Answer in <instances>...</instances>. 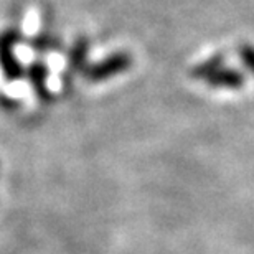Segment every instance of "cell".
<instances>
[{"label":"cell","instance_id":"obj_1","mask_svg":"<svg viewBox=\"0 0 254 254\" xmlns=\"http://www.w3.org/2000/svg\"><path fill=\"white\" fill-rule=\"evenodd\" d=\"M132 64H134V58L130 57V53L116 52L101 62L91 64L88 69H84V76L91 83H101V81L127 73Z\"/></svg>","mask_w":254,"mask_h":254},{"label":"cell","instance_id":"obj_2","mask_svg":"<svg viewBox=\"0 0 254 254\" xmlns=\"http://www.w3.org/2000/svg\"><path fill=\"white\" fill-rule=\"evenodd\" d=\"M15 38L10 33H5L0 37V69L5 79L15 81L20 79L23 74V68L13 53Z\"/></svg>","mask_w":254,"mask_h":254},{"label":"cell","instance_id":"obj_3","mask_svg":"<svg viewBox=\"0 0 254 254\" xmlns=\"http://www.w3.org/2000/svg\"><path fill=\"white\" fill-rule=\"evenodd\" d=\"M205 83L210 88L215 89H230V91H238L243 89L246 84V74L241 69L231 68V66H221L220 69L215 71Z\"/></svg>","mask_w":254,"mask_h":254},{"label":"cell","instance_id":"obj_4","mask_svg":"<svg viewBox=\"0 0 254 254\" xmlns=\"http://www.w3.org/2000/svg\"><path fill=\"white\" fill-rule=\"evenodd\" d=\"M28 79L32 83V88L37 94L38 99L48 101L50 99V91L47 88V79H48V69L43 63H32L27 68Z\"/></svg>","mask_w":254,"mask_h":254},{"label":"cell","instance_id":"obj_5","mask_svg":"<svg viewBox=\"0 0 254 254\" xmlns=\"http://www.w3.org/2000/svg\"><path fill=\"white\" fill-rule=\"evenodd\" d=\"M226 64V57L225 53H215L211 55L210 58H206L205 62L195 64L193 68L190 69V76L193 79H198V81H206L210 76L221 68V66Z\"/></svg>","mask_w":254,"mask_h":254},{"label":"cell","instance_id":"obj_6","mask_svg":"<svg viewBox=\"0 0 254 254\" xmlns=\"http://www.w3.org/2000/svg\"><path fill=\"white\" fill-rule=\"evenodd\" d=\"M88 40L86 38H79L78 42L74 43V47L71 48L69 52V69L73 71H78L83 68V64L86 62V57H88Z\"/></svg>","mask_w":254,"mask_h":254},{"label":"cell","instance_id":"obj_7","mask_svg":"<svg viewBox=\"0 0 254 254\" xmlns=\"http://www.w3.org/2000/svg\"><path fill=\"white\" fill-rule=\"evenodd\" d=\"M238 57H240L241 63L245 64V68L254 76V45L251 43H243L238 48Z\"/></svg>","mask_w":254,"mask_h":254}]
</instances>
